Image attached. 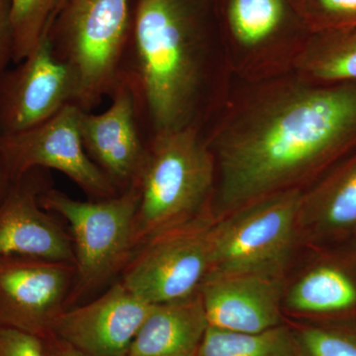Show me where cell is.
<instances>
[{"label": "cell", "instance_id": "cell-27", "mask_svg": "<svg viewBox=\"0 0 356 356\" xmlns=\"http://www.w3.org/2000/svg\"><path fill=\"white\" fill-rule=\"evenodd\" d=\"M13 181V177H10L8 170H7L4 159L2 158L1 152H0V204L6 198Z\"/></svg>", "mask_w": 356, "mask_h": 356}, {"label": "cell", "instance_id": "cell-22", "mask_svg": "<svg viewBox=\"0 0 356 356\" xmlns=\"http://www.w3.org/2000/svg\"><path fill=\"white\" fill-rule=\"evenodd\" d=\"M292 325L300 356H356V337L318 325Z\"/></svg>", "mask_w": 356, "mask_h": 356}, {"label": "cell", "instance_id": "cell-20", "mask_svg": "<svg viewBox=\"0 0 356 356\" xmlns=\"http://www.w3.org/2000/svg\"><path fill=\"white\" fill-rule=\"evenodd\" d=\"M195 356H300L292 325H282L259 334L209 327Z\"/></svg>", "mask_w": 356, "mask_h": 356}, {"label": "cell", "instance_id": "cell-13", "mask_svg": "<svg viewBox=\"0 0 356 356\" xmlns=\"http://www.w3.org/2000/svg\"><path fill=\"white\" fill-rule=\"evenodd\" d=\"M44 170L14 180L0 204V259L35 257L74 264L72 238L40 204L47 186Z\"/></svg>", "mask_w": 356, "mask_h": 356}, {"label": "cell", "instance_id": "cell-10", "mask_svg": "<svg viewBox=\"0 0 356 356\" xmlns=\"http://www.w3.org/2000/svg\"><path fill=\"white\" fill-rule=\"evenodd\" d=\"M50 25L34 50L0 76V136L24 132L76 105V76L56 57Z\"/></svg>", "mask_w": 356, "mask_h": 356}, {"label": "cell", "instance_id": "cell-15", "mask_svg": "<svg viewBox=\"0 0 356 356\" xmlns=\"http://www.w3.org/2000/svg\"><path fill=\"white\" fill-rule=\"evenodd\" d=\"M285 277L210 274L199 287L209 327L259 334L283 324Z\"/></svg>", "mask_w": 356, "mask_h": 356}, {"label": "cell", "instance_id": "cell-2", "mask_svg": "<svg viewBox=\"0 0 356 356\" xmlns=\"http://www.w3.org/2000/svg\"><path fill=\"white\" fill-rule=\"evenodd\" d=\"M218 40L210 0H137L127 48L139 119L156 134L199 124L208 53Z\"/></svg>", "mask_w": 356, "mask_h": 356}, {"label": "cell", "instance_id": "cell-21", "mask_svg": "<svg viewBox=\"0 0 356 356\" xmlns=\"http://www.w3.org/2000/svg\"><path fill=\"white\" fill-rule=\"evenodd\" d=\"M62 0H11L13 60L18 64L38 44Z\"/></svg>", "mask_w": 356, "mask_h": 356}, {"label": "cell", "instance_id": "cell-3", "mask_svg": "<svg viewBox=\"0 0 356 356\" xmlns=\"http://www.w3.org/2000/svg\"><path fill=\"white\" fill-rule=\"evenodd\" d=\"M135 182L140 192L137 250L211 207L216 161L199 124L152 136Z\"/></svg>", "mask_w": 356, "mask_h": 356}, {"label": "cell", "instance_id": "cell-14", "mask_svg": "<svg viewBox=\"0 0 356 356\" xmlns=\"http://www.w3.org/2000/svg\"><path fill=\"white\" fill-rule=\"evenodd\" d=\"M110 96L111 105L102 113L81 110L79 131L89 158L123 191L139 175L147 143L132 88L121 76Z\"/></svg>", "mask_w": 356, "mask_h": 356}, {"label": "cell", "instance_id": "cell-25", "mask_svg": "<svg viewBox=\"0 0 356 356\" xmlns=\"http://www.w3.org/2000/svg\"><path fill=\"white\" fill-rule=\"evenodd\" d=\"M13 27L11 0H0V76L13 60Z\"/></svg>", "mask_w": 356, "mask_h": 356}, {"label": "cell", "instance_id": "cell-18", "mask_svg": "<svg viewBox=\"0 0 356 356\" xmlns=\"http://www.w3.org/2000/svg\"><path fill=\"white\" fill-rule=\"evenodd\" d=\"M356 307V282L341 267L318 264L285 285L283 310L298 316L341 313Z\"/></svg>", "mask_w": 356, "mask_h": 356}, {"label": "cell", "instance_id": "cell-11", "mask_svg": "<svg viewBox=\"0 0 356 356\" xmlns=\"http://www.w3.org/2000/svg\"><path fill=\"white\" fill-rule=\"evenodd\" d=\"M76 266L35 257L0 259V325L47 339L67 309Z\"/></svg>", "mask_w": 356, "mask_h": 356}, {"label": "cell", "instance_id": "cell-24", "mask_svg": "<svg viewBox=\"0 0 356 356\" xmlns=\"http://www.w3.org/2000/svg\"><path fill=\"white\" fill-rule=\"evenodd\" d=\"M0 356H51V353L44 339L0 325Z\"/></svg>", "mask_w": 356, "mask_h": 356}, {"label": "cell", "instance_id": "cell-8", "mask_svg": "<svg viewBox=\"0 0 356 356\" xmlns=\"http://www.w3.org/2000/svg\"><path fill=\"white\" fill-rule=\"evenodd\" d=\"M215 219L212 205L140 245L122 271L124 286L152 305L198 292L210 273Z\"/></svg>", "mask_w": 356, "mask_h": 356}, {"label": "cell", "instance_id": "cell-6", "mask_svg": "<svg viewBox=\"0 0 356 356\" xmlns=\"http://www.w3.org/2000/svg\"><path fill=\"white\" fill-rule=\"evenodd\" d=\"M140 192L134 181L114 197L79 201L47 188L40 196L44 210L69 222L76 280L67 308L122 273L137 250L136 218Z\"/></svg>", "mask_w": 356, "mask_h": 356}, {"label": "cell", "instance_id": "cell-1", "mask_svg": "<svg viewBox=\"0 0 356 356\" xmlns=\"http://www.w3.org/2000/svg\"><path fill=\"white\" fill-rule=\"evenodd\" d=\"M242 83L205 137L216 161V217L306 191L356 149V83H313L293 72Z\"/></svg>", "mask_w": 356, "mask_h": 356}, {"label": "cell", "instance_id": "cell-9", "mask_svg": "<svg viewBox=\"0 0 356 356\" xmlns=\"http://www.w3.org/2000/svg\"><path fill=\"white\" fill-rule=\"evenodd\" d=\"M81 110L69 104L29 130L0 136V152L13 180L37 168L55 170L91 197L102 200L120 193L84 149L79 131Z\"/></svg>", "mask_w": 356, "mask_h": 356}, {"label": "cell", "instance_id": "cell-7", "mask_svg": "<svg viewBox=\"0 0 356 356\" xmlns=\"http://www.w3.org/2000/svg\"><path fill=\"white\" fill-rule=\"evenodd\" d=\"M303 192H281L216 217L211 232L212 261L208 275L250 273L285 277L301 241Z\"/></svg>", "mask_w": 356, "mask_h": 356}, {"label": "cell", "instance_id": "cell-23", "mask_svg": "<svg viewBox=\"0 0 356 356\" xmlns=\"http://www.w3.org/2000/svg\"><path fill=\"white\" fill-rule=\"evenodd\" d=\"M312 33L356 27V0H295Z\"/></svg>", "mask_w": 356, "mask_h": 356}, {"label": "cell", "instance_id": "cell-17", "mask_svg": "<svg viewBox=\"0 0 356 356\" xmlns=\"http://www.w3.org/2000/svg\"><path fill=\"white\" fill-rule=\"evenodd\" d=\"M299 228L301 240L356 232V149L304 191Z\"/></svg>", "mask_w": 356, "mask_h": 356}, {"label": "cell", "instance_id": "cell-5", "mask_svg": "<svg viewBox=\"0 0 356 356\" xmlns=\"http://www.w3.org/2000/svg\"><path fill=\"white\" fill-rule=\"evenodd\" d=\"M49 28L54 53L76 76V105L90 111L110 96L130 38V0H62Z\"/></svg>", "mask_w": 356, "mask_h": 356}, {"label": "cell", "instance_id": "cell-4", "mask_svg": "<svg viewBox=\"0 0 356 356\" xmlns=\"http://www.w3.org/2000/svg\"><path fill=\"white\" fill-rule=\"evenodd\" d=\"M218 42L242 83L295 70L312 32L295 0H210Z\"/></svg>", "mask_w": 356, "mask_h": 356}, {"label": "cell", "instance_id": "cell-16", "mask_svg": "<svg viewBox=\"0 0 356 356\" xmlns=\"http://www.w3.org/2000/svg\"><path fill=\"white\" fill-rule=\"evenodd\" d=\"M209 324L199 292L154 304L128 356H195Z\"/></svg>", "mask_w": 356, "mask_h": 356}, {"label": "cell", "instance_id": "cell-12", "mask_svg": "<svg viewBox=\"0 0 356 356\" xmlns=\"http://www.w3.org/2000/svg\"><path fill=\"white\" fill-rule=\"evenodd\" d=\"M153 306L119 280L92 301L65 309L54 324L51 336L88 356H128Z\"/></svg>", "mask_w": 356, "mask_h": 356}, {"label": "cell", "instance_id": "cell-26", "mask_svg": "<svg viewBox=\"0 0 356 356\" xmlns=\"http://www.w3.org/2000/svg\"><path fill=\"white\" fill-rule=\"evenodd\" d=\"M44 341L51 356H88L58 337L50 336L44 339Z\"/></svg>", "mask_w": 356, "mask_h": 356}, {"label": "cell", "instance_id": "cell-19", "mask_svg": "<svg viewBox=\"0 0 356 356\" xmlns=\"http://www.w3.org/2000/svg\"><path fill=\"white\" fill-rule=\"evenodd\" d=\"M294 72L313 83H356V27L312 33Z\"/></svg>", "mask_w": 356, "mask_h": 356}]
</instances>
